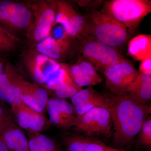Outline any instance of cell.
<instances>
[{
  "mask_svg": "<svg viewBox=\"0 0 151 151\" xmlns=\"http://www.w3.org/2000/svg\"><path fill=\"white\" fill-rule=\"evenodd\" d=\"M114 126V143L123 146L132 142L151 113V106L133 101L124 94L104 93Z\"/></svg>",
  "mask_w": 151,
  "mask_h": 151,
  "instance_id": "obj_1",
  "label": "cell"
},
{
  "mask_svg": "<svg viewBox=\"0 0 151 151\" xmlns=\"http://www.w3.org/2000/svg\"><path fill=\"white\" fill-rule=\"evenodd\" d=\"M100 12L132 32L150 13L151 2L147 0H112L105 2Z\"/></svg>",
  "mask_w": 151,
  "mask_h": 151,
  "instance_id": "obj_2",
  "label": "cell"
},
{
  "mask_svg": "<svg viewBox=\"0 0 151 151\" xmlns=\"http://www.w3.org/2000/svg\"><path fill=\"white\" fill-rule=\"evenodd\" d=\"M92 38L118 50L129 39L131 32L123 24L92 9L90 18Z\"/></svg>",
  "mask_w": 151,
  "mask_h": 151,
  "instance_id": "obj_3",
  "label": "cell"
},
{
  "mask_svg": "<svg viewBox=\"0 0 151 151\" xmlns=\"http://www.w3.org/2000/svg\"><path fill=\"white\" fill-rule=\"evenodd\" d=\"M32 11V24L26 33L30 48H34L41 41L51 35L55 25L56 4L55 1H35L27 4Z\"/></svg>",
  "mask_w": 151,
  "mask_h": 151,
  "instance_id": "obj_4",
  "label": "cell"
},
{
  "mask_svg": "<svg viewBox=\"0 0 151 151\" xmlns=\"http://www.w3.org/2000/svg\"><path fill=\"white\" fill-rule=\"evenodd\" d=\"M55 25L60 24L68 35L81 42L92 38L89 19L83 16L68 2L55 1Z\"/></svg>",
  "mask_w": 151,
  "mask_h": 151,
  "instance_id": "obj_5",
  "label": "cell"
},
{
  "mask_svg": "<svg viewBox=\"0 0 151 151\" xmlns=\"http://www.w3.org/2000/svg\"><path fill=\"white\" fill-rule=\"evenodd\" d=\"M4 71L21 91L23 102L39 113L44 114L49 99L46 89L35 82L26 80L9 61L5 64Z\"/></svg>",
  "mask_w": 151,
  "mask_h": 151,
  "instance_id": "obj_6",
  "label": "cell"
},
{
  "mask_svg": "<svg viewBox=\"0 0 151 151\" xmlns=\"http://www.w3.org/2000/svg\"><path fill=\"white\" fill-rule=\"evenodd\" d=\"M33 20L32 11L27 4L0 1V25L10 32L14 34V32L25 31L27 33Z\"/></svg>",
  "mask_w": 151,
  "mask_h": 151,
  "instance_id": "obj_7",
  "label": "cell"
},
{
  "mask_svg": "<svg viewBox=\"0 0 151 151\" xmlns=\"http://www.w3.org/2000/svg\"><path fill=\"white\" fill-rule=\"evenodd\" d=\"M81 42L79 58L90 63L97 70L104 71L108 66L126 60L118 50L93 39Z\"/></svg>",
  "mask_w": 151,
  "mask_h": 151,
  "instance_id": "obj_8",
  "label": "cell"
},
{
  "mask_svg": "<svg viewBox=\"0 0 151 151\" xmlns=\"http://www.w3.org/2000/svg\"><path fill=\"white\" fill-rule=\"evenodd\" d=\"M22 56L24 64L35 82L42 87L63 63L42 54L35 48L24 51Z\"/></svg>",
  "mask_w": 151,
  "mask_h": 151,
  "instance_id": "obj_9",
  "label": "cell"
},
{
  "mask_svg": "<svg viewBox=\"0 0 151 151\" xmlns=\"http://www.w3.org/2000/svg\"><path fill=\"white\" fill-rule=\"evenodd\" d=\"M103 72L109 91L120 94H124L139 74L132 63L127 59L108 66Z\"/></svg>",
  "mask_w": 151,
  "mask_h": 151,
  "instance_id": "obj_10",
  "label": "cell"
},
{
  "mask_svg": "<svg viewBox=\"0 0 151 151\" xmlns=\"http://www.w3.org/2000/svg\"><path fill=\"white\" fill-rule=\"evenodd\" d=\"M11 111L19 127L27 132L41 133L52 126L44 114L39 113L23 102L11 106Z\"/></svg>",
  "mask_w": 151,
  "mask_h": 151,
  "instance_id": "obj_11",
  "label": "cell"
},
{
  "mask_svg": "<svg viewBox=\"0 0 151 151\" xmlns=\"http://www.w3.org/2000/svg\"><path fill=\"white\" fill-rule=\"evenodd\" d=\"M46 110L52 125L64 130L73 127L76 115L73 105L66 100L55 97L49 98Z\"/></svg>",
  "mask_w": 151,
  "mask_h": 151,
  "instance_id": "obj_12",
  "label": "cell"
},
{
  "mask_svg": "<svg viewBox=\"0 0 151 151\" xmlns=\"http://www.w3.org/2000/svg\"><path fill=\"white\" fill-rule=\"evenodd\" d=\"M73 38L69 35L60 39L50 36L35 45V48L42 54L56 60L61 61L69 54Z\"/></svg>",
  "mask_w": 151,
  "mask_h": 151,
  "instance_id": "obj_13",
  "label": "cell"
},
{
  "mask_svg": "<svg viewBox=\"0 0 151 151\" xmlns=\"http://www.w3.org/2000/svg\"><path fill=\"white\" fill-rule=\"evenodd\" d=\"M70 78L78 86H91L102 82V77L90 63L79 58L77 63L68 66Z\"/></svg>",
  "mask_w": 151,
  "mask_h": 151,
  "instance_id": "obj_14",
  "label": "cell"
},
{
  "mask_svg": "<svg viewBox=\"0 0 151 151\" xmlns=\"http://www.w3.org/2000/svg\"><path fill=\"white\" fill-rule=\"evenodd\" d=\"M124 94L135 102L147 104L151 100V74L139 72Z\"/></svg>",
  "mask_w": 151,
  "mask_h": 151,
  "instance_id": "obj_15",
  "label": "cell"
},
{
  "mask_svg": "<svg viewBox=\"0 0 151 151\" xmlns=\"http://www.w3.org/2000/svg\"><path fill=\"white\" fill-rule=\"evenodd\" d=\"M63 144L67 151H121L98 140L78 135L66 136Z\"/></svg>",
  "mask_w": 151,
  "mask_h": 151,
  "instance_id": "obj_16",
  "label": "cell"
},
{
  "mask_svg": "<svg viewBox=\"0 0 151 151\" xmlns=\"http://www.w3.org/2000/svg\"><path fill=\"white\" fill-rule=\"evenodd\" d=\"M0 139L10 151H30L28 138L14 122L4 131Z\"/></svg>",
  "mask_w": 151,
  "mask_h": 151,
  "instance_id": "obj_17",
  "label": "cell"
},
{
  "mask_svg": "<svg viewBox=\"0 0 151 151\" xmlns=\"http://www.w3.org/2000/svg\"><path fill=\"white\" fill-rule=\"evenodd\" d=\"M0 100L11 106L23 102L21 91L11 80L6 72L0 75Z\"/></svg>",
  "mask_w": 151,
  "mask_h": 151,
  "instance_id": "obj_18",
  "label": "cell"
},
{
  "mask_svg": "<svg viewBox=\"0 0 151 151\" xmlns=\"http://www.w3.org/2000/svg\"><path fill=\"white\" fill-rule=\"evenodd\" d=\"M128 54L137 61L151 57V36L140 35L129 41Z\"/></svg>",
  "mask_w": 151,
  "mask_h": 151,
  "instance_id": "obj_19",
  "label": "cell"
},
{
  "mask_svg": "<svg viewBox=\"0 0 151 151\" xmlns=\"http://www.w3.org/2000/svg\"><path fill=\"white\" fill-rule=\"evenodd\" d=\"M112 122L108 109L99 108L98 113L87 136H109L111 134Z\"/></svg>",
  "mask_w": 151,
  "mask_h": 151,
  "instance_id": "obj_20",
  "label": "cell"
},
{
  "mask_svg": "<svg viewBox=\"0 0 151 151\" xmlns=\"http://www.w3.org/2000/svg\"><path fill=\"white\" fill-rule=\"evenodd\" d=\"M27 133L30 151H59L53 141L41 133Z\"/></svg>",
  "mask_w": 151,
  "mask_h": 151,
  "instance_id": "obj_21",
  "label": "cell"
},
{
  "mask_svg": "<svg viewBox=\"0 0 151 151\" xmlns=\"http://www.w3.org/2000/svg\"><path fill=\"white\" fill-rule=\"evenodd\" d=\"M19 42L18 37L0 25V59L14 51Z\"/></svg>",
  "mask_w": 151,
  "mask_h": 151,
  "instance_id": "obj_22",
  "label": "cell"
},
{
  "mask_svg": "<svg viewBox=\"0 0 151 151\" xmlns=\"http://www.w3.org/2000/svg\"><path fill=\"white\" fill-rule=\"evenodd\" d=\"M72 82L73 81L69 75L68 65L63 63L61 67L50 77L43 87L47 92L48 90L53 91L63 83Z\"/></svg>",
  "mask_w": 151,
  "mask_h": 151,
  "instance_id": "obj_23",
  "label": "cell"
},
{
  "mask_svg": "<svg viewBox=\"0 0 151 151\" xmlns=\"http://www.w3.org/2000/svg\"><path fill=\"white\" fill-rule=\"evenodd\" d=\"M107 98L104 93L73 107L76 117L82 116L95 108H107Z\"/></svg>",
  "mask_w": 151,
  "mask_h": 151,
  "instance_id": "obj_24",
  "label": "cell"
},
{
  "mask_svg": "<svg viewBox=\"0 0 151 151\" xmlns=\"http://www.w3.org/2000/svg\"><path fill=\"white\" fill-rule=\"evenodd\" d=\"M82 88L78 86L74 82L63 83L59 85L54 92L55 98L65 100L70 98Z\"/></svg>",
  "mask_w": 151,
  "mask_h": 151,
  "instance_id": "obj_25",
  "label": "cell"
},
{
  "mask_svg": "<svg viewBox=\"0 0 151 151\" xmlns=\"http://www.w3.org/2000/svg\"><path fill=\"white\" fill-rule=\"evenodd\" d=\"M102 94L97 92L91 86L85 89H81L70 98L71 105L75 107L81 103L95 98Z\"/></svg>",
  "mask_w": 151,
  "mask_h": 151,
  "instance_id": "obj_26",
  "label": "cell"
},
{
  "mask_svg": "<svg viewBox=\"0 0 151 151\" xmlns=\"http://www.w3.org/2000/svg\"><path fill=\"white\" fill-rule=\"evenodd\" d=\"M4 102L0 104V137L3 132L14 122L13 115Z\"/></svg>",
  "mask_w": 151,
  "mask_h": 151,
  "instance_id": "obj_27",
  "label": "cell"
},
{
  "mask_svg": "<svg viewBox=\"0 0 151 151\" xmlns=\"http://www.w3.org/2000/svg\"><path fill=\"white\" fill-rule=\"evenodd\" d=\"M139 140L143 145L151 147V118L147 117L144 122L139 132Z\"/></svg>",
  "mask_w": 151,
  "mask_h": 151,
  "instance_id": "obj_28",
  "label": "cell"
},
{
  "mask_svg": "<svg viewBox=\"0 0 151 151\" xmlns=\"http://www.w3.org/2000/svg\"><path fill=\"white\" fill-rule=\"evenodd\" d=\"M139 73L151 74V57L146 58L141 61L139 67Z\"/></svg>",
  "mask_w": 151,
  "mask_h": 151,
  "instance_id": "obj_29",
  "label": "cell"
},
{
  "mask_svg": "<svg viewBox=\"0 0 151 151\" xmlns=\"http://www.w3.org/2000/svg\"><path fill=\"white\" fill-rule=\"evenodd\" d=\"M0 151H10L4 143L0 139Z\"/></svg>",
  "mask_w": 151,
  "mask_h": 151,
  "instance_id": "obj_30",
  "label": "cell"
},
{
  "mask_svg": "<svg viewBox=\"0 0 151 151\" xmlns=\"http://www.w3.org/2000/svg\"><path fill=\"white\" fill-rule=\"evenodd\" d=\"M5 61L3 59H0V75L2 73L4 68Z\"/></svg>",
  "mask_w": 151,
  "mask_h": 151,
  "instance_id": "obj_31",
  "label": "cell"
},
{
  "mask_svg": "<svg viewBox=\"0 0 151 151\" xmlns=\"http://www.w3.org/2000/svg\"><path fill=\"white\" fill-rule=\"evenodd\" d=\"M2 101H1V100H0V104H1V103H2Z\"/></svg>",
  "mask_w": 151,
  "mask_h": 151,
  "instance_id": "obj_32",
  "label": "cell"
},
{
  "mask_svg": "<svg viewBox=\"0 0 151 151\" xmlns=\"http://www.w3.org/2000/svg\"></svg>",
  "mask_w": 151,
  "mask_h": 151,
  "instance_id": "obj_33",
  "label": "cell"
}]
</instances>
